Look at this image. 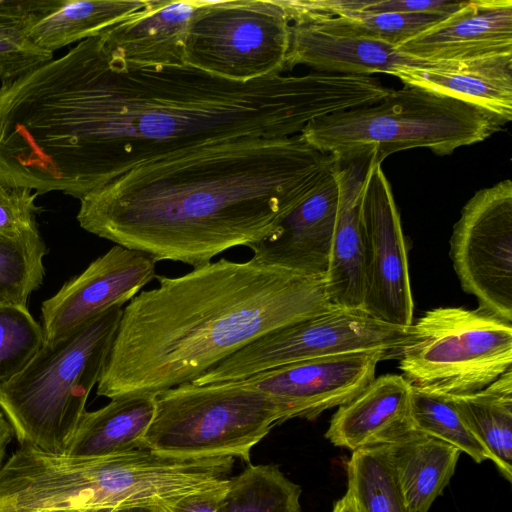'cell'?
Instances as JSON below:
<instances>
[{"label":"cell","instance_id":"4fadbf2b","mask_svg":"<svg viewBox=\"0 0 512 512\" xmlns=\"http://www.w3.org/2000/svg\"><path fill=\"white\" fill-rule=\"evenodd\" d=\"M150 255L114 245L41 304L45 343L56 341L94 317L130 302L156 277Z\"/></svg>","mask_w":512,"mask_h":512},{"label":"cell","instance_id":"44dd1931","mask_svg":"<svg viewBox=\"0 0 512 512\" xmlns=\"http://www.w3.org/2000/svg\"><path fill=\"white\" fill-rule=\"evenodd\" d=\"M389 449L408 512H428L449 484L461 451L415 430L389 444Z\"/></svg>","mask_w":512,"mask_h":512},{"label":"cell","instance_id":"d4e9b609","mask_svg":"<svg viewBox=\"0 0 512 512\" xmlns=\"http://www.w3.org/2000/svg\"><path fill=\"white\" fill-rule=\"evenodd\" d=\"M59 0H0V80H13L53 59L28 37L30 25Z\"/></svg>","mask_w":512,"mask_h":512},{"label":"cell","instance_id":"7402d4cb","mask_svg":"<svg viewBox=\"0 0 512 512\" xmlns=\"http://www.w3.org/2000/svg\"><path fill=\"white\" fill-rule=\"evenodd\" d=\"M155 396L116 397L98 410L86 411L65 454L106 457L142 448L154 416Z\"/></svg>","mask_w":512,"mask_h":512},{"label":"cell","instance_id":"cb8c5ba5","mask_svg":"<svg viewBox=\"0 0 512 512\" xmlns=\"http://www.w3.org/2000/svg\"><path fill=\"white\" fill-rule=\"evenodd\" d=\"M146 4L147 0H61L30 25L27 35L37 47L53 53L99 36Z\"/></svg>","mask_w":512,"mask_h":512},{"label":"cell","instance_id":"ac0fdd59","mask_svg":"<svg viewBox=\"0 0 512 512\" xmlns=\"http://www.w3.org/2000/svg\"><path fill=\"white\" fill-rule=\"evenodd\" d=\"M203 0H147L140 10L103 30L106 49L128 68L185 65V41Z\"/></svg>","mask_w":512,"mask_h":512},{"label":"cell","instance_id":"277c9868","mask_svg":"<svg viewBox=\"0 0 512 512\" xmlns=\"http://www.w3.org/2000/svg\"><path fill=\"white\" fill-rule=\"evenodd\" d=\"M122 313V307H113L64 337L44 342L19 374L0 385L1 412L21 445L66 453Z\"/></svg>","mask_w":512,"mask_h":512},{"label":"cell","instance_id":"8fae6325","mask_svg":"<svg viewBox=\"0 0 512 512\" xmlns=\"http://www.w3.org/2000/svg\"><path fill=\"white\" fill-rule=\"evenodd\" d=\"M364 298L362 309L395 326L413 324L407 246L391 185L377 155L367 170L361 195Z\"/></svg>","mask_w":512,"mask_h":512},{"label":"cell","instance_id":"f35d334b","mask_svg":"<svg viewBox=\"0 0 512 512\" xmlns=\"http://www.w3.org/2000/svg\"><path fill=\"white\" fill-rule=\"evenodd\" d=\"M29 512H53V511H29Z\"/></svg>","mask_w":512,"mask_h":512},{"label":"cell","instance_id":"603a6c76","mask_svg":"<svg viewBox=\"0 0 512 512\" xmlns=\"http://www.w3.org/2000/svg\"><path fill=\"white\" fill-rule=\"evenodd\" d=\"M446 397L500 474L511 482L512 369L482 390Z\"/></svg>","mask_w":512,"mask_h":512},{"label":"cell","instance_id":"ffe728a7","mask_svg":"<svg viewBox=\"0 0 512 512\" xmlns=\"http://www.w3.org/2000/svg\"><path fill=\"white\" fill-rule=\"evenodd\" d=\"M411 392L402 375L374 378L355 398L338 407L325 438L352 452L395 442L412 430Z\"/></svg>","mask_w":512,"mask_h":512},{"label":"cell","instance_id":"8d00e7d4","mask_svg":"<svg viewBox=\"0 0 512 512\" xmlns=\"http://www.w3.org/2000/svg\"><path fill=\"white\" fill-rule=\"evenodd\" d=\"M112 512H156L154 505H131L117 507Z\"/></svg>","mask_w":512,"mask_h":512},{"label":"cell","instance_id":"7c38bea8","mask_svg":"<svg viewBox=\"0 0 512 512\" xmlns=\"http://www.w3.org/2000/svg\"><path fill=\"white\" fill-rule=\"evenodd\" d=\"M386 351L316 358L282 365L243 379L278 406L282 422L315 420L324 411L350 402L375 378Z\"/></svg>","mask_w":512,"mask_h":512},{"label":"cell","instance_id":"5b68a950","mask_svg":"<svg viewBox=\"0 0 512 512\" xmlns=\"http://www.w3.org/2000/svg\"><path fill=\"white\" fill-rule=\"evenodd\" d=\"M501 125L461 101L404 85L381 100L308 123L300 137L316 150L343 157L368 147L378 161L412 148L449 155L489 138Z\"/></svg>","mask_w":512,"mask_h":512},{"label":"cell","instance_id":"d6a6232c","mask_svg":"<svg viewBox=\"0 0 512 512\" xmlns=\"http://www.w3.org/2000/svg\"><path fill=\"white\" fill-rule=\"evenodd\" d=\"M230 479V478H229ZM226 484L154 505L156 512H225Z\"/></svg>","mask_w":512,"mask_h":512},{"label":"cell","instance_id":"2e32d148","mask_svg":"<svg viewBox=\"0 0 512 512\" xmlns=\"http://www.w3.org/2000/svg\"><path fill=\"white\" fill-rule=\"evenodd\" d=\"M398 49L429 62L512 55V1H465L457 11Z\"/></svg>","mask_w":512,"mask_h":512},{"label":"cell","instance_id":"e0dca14e","mask_svg":"<svg viewBox=\"0 0 512 512\" xmlns=\"http://www.w3.org/2000/svg\"><path fill=\"white\" fill-rule=\"evenodd\" d=\"M376 149L368 147L338 157L339 200L333 232L329 266L324 277L327 297L332 305L363 307V223L361 195L364 179Z\"/></svg>","mask_w":512,"mask_h":512},{"label":"cell","instance_id":"74e56055","mask_svg":"<svg viewBox=\"0 0 512 512\" xmlns=\"http://www.w3.org/2000/svg\"><path fill=\"white\" fill-rule=\"evenodd\" d=\"M114 508L111 507H79L62 509L53 512H112Z\"/></svg>","mask_w":512,"mask_h":512},{"label":"cell","instance_id":"6da1fadb","mask_svg":"<svg viewBox=\"0 0 512 512\" xmlns=\"http://www.w3.org/2000/svg\"><path fill=\"white\" fill-rule=\"evenodd\" d=\"M70 53L79 200L141 164L187 148L297 135L341 104L337 80L325 72L237 83L187 65L134 69L116 59L99 36Z\"/></svg>","mask_w":512,"mask_h":512},{"label":"cell","instance_id":"52a82bcc","mask_svg":"<svg viewBox=\"0 0 512 512\" xmlns=\"http://www.w3.org/2000/svg\"><path fill=\"white\" fill-rule=\"evenodd\" d=\"M399 358L402 376L415 389L473 393L512 369V322L479 307L434 308L410 325Z\"/></svg>","mask_w":512,"mask_h":512},{"label":"cell","instance_id":"f546056e","mask_svg":"<svg viewBox=\"0 0 512 512\" xmlns=\"http://www.w3.org/2000/svg\"><path fill=\"white\" fill-rule=\"evenodd\" d=\"M44 341L42 325L27 306L0 304V385L19 374Z\"/></svg>","mask_w":512,"mask_h":512},{"label":"cell","instance_id":"484cf974","mask_svg":"<svg viewBox=\"0 0 512 512\" xmlns=\"http://www.w3.org/2000/svg\"><path fill=\"white\" fill-rule=\"evenodd\" d=\"M346 468L347 490L361 512H408L389 445L353 451Z\"/></svg>","mask_w":512,"mask_h":512},{"label":"cell","instance_id":"7a4b0ae2","mask_svg":"<svg viewBox=\"0 0 512 512\" xmlns=\"http://www.w3.org/2000/svg\"><path fill=\"white\" fill-rule=\"evenodd\" d=\"M337 162L299 134L195 146L87 194L76 218L116 245L195 268L269 234Z\"/></svg>","mask_w":512,"mask_h":512},{"label":"cell","instance_id":"f1b7e54d","mask_svg":"<svg viewBox=\"0 0 512 512\" xmlns=\"http://www.w3.org/2000/svg\"><path fill=\"white\" fill-rule=\"evenodd\" d=\"M410 417L412 430L456 447L476 463L490 460L486 449L466 427L446 396L412 387Z\"/></svg>","mask_w":512,"mask_h":512},{"label":"cell","instance_id":"3957f363","mask_svg":"<svg viewBox=\"0 0 512 512\" xmlns=\"http://www.w3.org/2000/svg\"><path fill=\"white\" fill-rule=\"evenodd\" d=\"M123 308L97 395L157 394L192 382L258 337L327 311L324 279L221 258L167 277Z\"/></svg>","mask_w":512,"mask_h":512},{"label":"cell","instance_id":"d6986e66","mask_svg":"<svg viewBox=\"0 0 512 512\" xmlns=\"http://www.w3.org/2000/svg\"><path fill=\"white\" fill-rule=\"evenodd\" d=\"M404 85L434 92L484 112L501 126L512 120V55L426 62L400 68Z\"/></svg>","mask_w":512,"mask_h":512},{"label":"cell","instance_id":"ba28073f","mask_svg":"<svg viewBox=\"0 0 512 512\" xmlns=\"http://www.w3.org/2000/svg\"><path fill=\"white\" fill-rule=\"evenodd\" d=\"M290 21L280 0H203L185 41V65L237 83L282 74Z\"/></svg>","mask_w":512,"mask_h":512},{"label":"cell","instance_id":"1f68e13d","mask_svg":"<svg viewBox=\"0 0 512 512\" xmlns=\"http://www.w3.org/2000/svg\"><path fill=\"white\" fill-rule=\"evenodd\" d=\"M38 195L29 188L10 186L0 180V238L16 237L38 226Z\"/></svg>","mask_w":512,"mask_h":512},{"label":"cell","instance_id":"836d02e7","mask_svg":"<svg viewBox=\"0 0 512 512\" xmlns=\"http://www.w3.org/2000/svg\"><path fill=\"white\" fill-rule=\"evenodd\" d=\"M464 2L446 0H368L362 11L358 13L406 12L447 17L457 11Z\"/></svg>","mask_w":512,"mask_h":512},{"label":"cell","instance_id":"8992f818","mask_svg":"<svg viewBox=\"0 0 512 512\" xmlns=\"http://www.w3.org/2000/svg\"><path fill=\"white\" fill-rule=\"evenodd\" d=\"M282 416L276 403L244 381L162 390L142 448L177 458L233 457L250 463L252 448Z\"/></svg>","mask_w":512,"mask_h":512},{"label":"cell","instance_id":"83f0119b","mask_svg":"<svg viewBox=\"0 0 512 512\" xmlns=\"http://www.w3.org/2000/svg\"><path fill=\"white\" fill-rule=\"evenodd\" d=\"M47 246L38 226L12 238H0V304L27 306L43 283Z\"/></svg>","mask_w":512,"mask_h":512},{"label":"cell","instance_id":"4316f807","mask_svg":"<svg viewBox=\"0 0 512 512\" xmlns=\"http://www.w3.org/2000/svg\"><path fill=\"white\" fill-rule=\"evenodd\" d=\"M301 487L274 464H247L229 479L225 512H301Z\"/></svg>","mask_w":512,"mask_h":512},{"label":"cell","instance_id":"5bb4252c","mask_svg":"<svg viewBox=\"0 0 512 512\" xmlns=\"http://www.w3.org/2000/svg\"><path fill=\"white\" fill-rule=\"evenodd\" d=\"M290 31L285 70L306 65L318 72L395 76L402 67L428 62L403 53L343 16L290 22Z\"/></svg>","mask_w":512,"mask_h":512},{"label":"cell","instance_id":"9c48e42d","mask_svg":"<svg viewBox=\"0 0 512 512\" xmlns=\"http://www.w3.org/2000/svg\"><path fill=\"white\" fill-rule=\"evenodd\" d=\"M410 326H395L363 309L333 305L313 317L264 334L209 368L192 383L238 381L282 365L316 358L386 351L393 356Z\"/></svg>","mask_w":512,"mask_h":512},{"label":"cell","instance_id":"4dcf8cb0","mask_svg":"<svg viewBox=\"0 0 512 512\" xmlns=\"http://www.w3.org/2000/svg\"><path fill=\"white\" fill-rule=\"evenodd\" d=\"M343 17L350 19L368 34L397 48L446 18L406 12L353 13Z\"/></svg>","mask_w":512,"mask_h":512},{"label":"cell","instance_id":"30bf717a","mask_svg":"<svg viewBox=\"0 0 512 512\" xmlns=\"http://www.w3.org/2000/svg\"><path fill=\"white\" fill-rule=\"evenodd\" d=\"M463 290L479 308L512 322V182L483 188L466 202L450 238Z\"/></svg>","mask_w":512,"mask_h":512},{"label":"cell","instance_id":"d590c367","mask_svg":"<svg viewBox=\"0 0 512 512\" xmlns=\"http://www.w3.org/2000/svg\"><path fill=\"white\" fill-rule=\"evenodd\" d=\"M332 512H361L353 495L349 490L346 491L345 495L337 500L334 505Z\"/></svg>","mask_w":512,"mask_h":512},{"label":"cell","instance_id":"9a60e30c","mask_svg":"<svg viewBox=\"0 0 512 512\" xmlns=\"http://www.w3.org/2000/svg\"><path fill=\"white\" fill-rule=\"evenodd\" d=\"M337 167L338 162L319 186L269 234L248 246L254 253V261L324 279L339 200Z\"/></svg>","mask_w":512,"mask_h":512},{"label":"cell","instance_id":"e575fe53","mask_svg":"<svg viewBox=\"0 0 512 512\" xmlns=\"http://www.w3.org/2000/svg\"><path fill=\"white\" fill-rule=\"evenodd\" d=\"M14 436V431L5 418L4 414L0 411V469L3 466V459L6 453V448Z\"/></svg>","mask_w":512,"mask_h":512}]
</instances>
